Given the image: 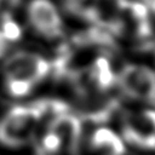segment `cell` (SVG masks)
I'll return each mask as SVG.
<instances>
[{
    "mask_svg": "<svg viewBox=\"0 0 155 155\" xmlns=\"http://www.w3.org/2000/svg\"><path fill=\"white\" fill-rule=\"evenodd\" d=\"M90 144L97 155H127L130 153L119 132L109 127L97 128L91 136Z\"/></svg>",
    "mask_w": 155,
    "mask_h": 155,
    "instance_id": "6",
    "label": "cell"
},
{
    "mask_svg": "<svg viewBox=\"0 0 155 155\" xmlns=\"http://www.w3.org/2000/svg\"><path fill=\"white\" fill-rule=\"evenodd\" d=\"M127 155H145V154H137V153H132V154H127Z\"/></svg>",
    "mask_w": 155,
    "mask_h": 155,
    "instance_id": "8",
    "label": "cell"
},
{
    "mask_svg": "<svg viewBox=\"0 0 155 155\" xmlns=\"http://www.w3.org/2000/svg\"><path fill=\"white\" fill-rule=\"evenodd\" d=\"M47 71L46 61L33 53L13 56L6 67V88L15 96H25Z\"/></svg>",
    "mask_w": 155,
    "mask_h": 155,
    "instance_id": "3",
    "label": "cell"
},
{
    "mask_svg": "<svg viewBox=\"0 0 155 155\" xmlns=\"http://www.w3.org/2000/svg\"><path fill=\"white\" fill-rule=\"evenodd\" d=\"M130 153L155 155V107H131L117 131Z\"/></svg>",
    "mask_w": 155,
    "mask_h": 155,
    "instance_id": "1",
    "label": "cell"
},
{
    "mask_svg": "<svg viewBox=\"0 0 155 155\" xmlns=\"http://www.w3.org/2000/svg\"><path fill=\"white\" fill-rule=\"evenodd\" d=\"M125 98L131 107H155V70L151 63L133 62L121 76Z\"/></svg>",
    "mask_w": 155,
    "mask_h": 155,
    "instance_id": "2",
    "label": "cell"
},
{
    "mask_svg": "<svg viewBox=\"0 0 155 155\" xmlns=\"http://www.w3.org/2000/svg\"><path fill=\"white\" fill-rule=\"evenodd\" d=\"M27 19L31 29L42 38L53 39L63 33V18L52 0H30Z\"/></svg>",
    "mask_w": 155,
    "mask_h": 155,
    "instance_id": "4",
    "label": "cell"
},
{
    "mask_svg": "<svg viewBox=\"0 0 155 155\" xmlns=\"http://www.w3.org/2000/svg\"><path fill=\"white\" fill-rule=\"evenodd\" d=\"M151 65L155 70V47H154V52H153V61H151Z\"/></svg>",
    "mask_w": 155,
    "mask_h": 155,
    "instance_id": "7",
    "label": "cell"
},
{
    "mask_svg": "<svg viewBox=\"0 0 155 155\" xmlns=\"http://www.w3.org/2000/svg\"><path fill=\"white\" fill-rule=\"evenodd\" d=\"M0 127V140L10 147L25 143L31 133V121L27 113H12Z\"/></svg>",
    "mask_w": 155,
    "mask_h": 155,
    "instance_id": "5",
    "label": "cell"
}]
</instances>
